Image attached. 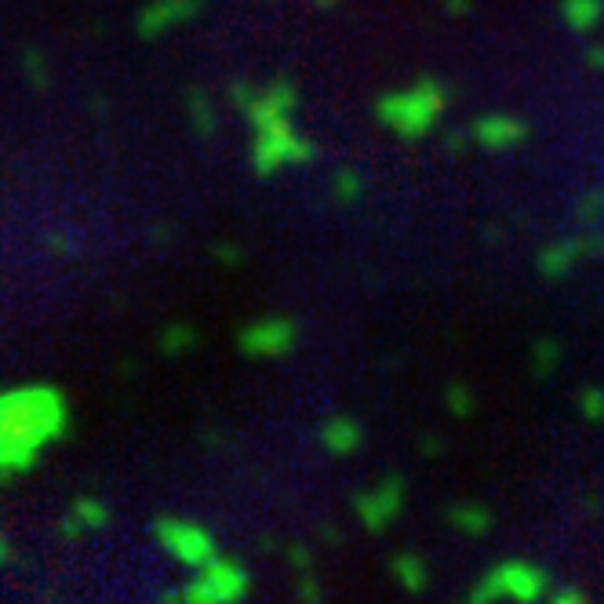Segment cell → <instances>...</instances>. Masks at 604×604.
Listing matches in <instances>:
<instances>
[{
	"mask_svg": "<svg viewBox=\"0 0 604 604\" xmlns=\"http://www.w3.org/2000/svg\"><path fill=\"white\" fill-rule=\"evenodd\" d=\"M70 430V404L62 390L44 383L0 390V484L37 466L48 444Z\"/></svg>",
	"mask_w": 604,
	"mask_h": 604,
	"instance_id": "obj_1",
	"label": "cell"
},
{
	"mask_svg": "<svg viewBox=\"0 0 604 604\" xmlns=\"http://www.w3.org/2000/svg\"><path fill=\"white\" fill-rule=\"evenodd\" d=\"M295 106H299V91L284 77L259 88L248 102L244 117L255 131L252 164L259 175L281 172L288 164H310L317 157V146L295 128Z\"/></svg>",
	"mask_w": 604,
	"mask_h": 604,
	"instance_id": "obj_2",
	"label": "cell"
},
{
	"mask_svg": "<svg viewBox=\"0 0 604 604\" xmlns=\"http://www.w3.org/2000/svg\"><path fill=\"white\" fill-rule=\"evenodd\" d=\"M448 110V88L433 77H419L412 88L390 91L375 102V117L383 128H390L397 139L419 142L426 139Z\"/></svg>",
	"mask_w": 604,
	"mask_h": 604,
	"instance_id": "obj_3",
	"label": "cell"
},
{
	"mask_svg": "<svg viewBox=\"0 0 604 604\" xmlns=\"http://www.w3.org/2000/svg\"><path fill=\"white\" fill-rule=\"evenodd\" d=\"M190 583L179 590H164V601H190V604H226V601H244L252 594V572L233 557L215 554L208 564L193 568Z\"/></svg>",
	"mask_w": 604,
	"mask_h": 604,
	"instance_id": "obj_4",
	"label": "cell"
},
{
	"mask_svg": "<svg viewBox=\"0 0 604 604\" xmlns=\"http://www.w3.org/2000/svg\"><path fill=\"white\" fill-rule=\"evenodd\" d=\"M550 594V575L532 561H503L488 568V572L470 586V601L474 604H492V601H521V604H532V601H546Z\"/></svg>",
	"mask_w": 604,
	"mask_h": 604,
	"instance_id": "obj_5",
	"label": "cell"
},
{
	"mask_svg": "<svg viewBox=\"0 0 604 604\" xmlns=\"http://www.w3.org/2000/svg\"><path fill=\"white\" fill-rule=\"evenodd\" d=\"M153 535L168 557H175L186 568H201L219 554V543L215 535L197 521H186V517H161L153 524Z\"/></svg>",
	"mask_w": 604,
	"mask_h": 604,
	"instance_id": "obj_6",
	"label": "cell"
},
{
	"mask_svg": "<svg viewBox=\"0 0 604 604\" xmlns=\"http://www.w3.org/2000/svg\"><path fill=\"white\" fill-rule=\"evenodd\" d=\"M299 343V328L288 317H259V321L244 324L241 335H237V346H241L244 357H255V361H270V357H284L292 353Z\"/></svg>",
	"mask_w": 604,
	"mask_h": 604,
	"instance_id": "obj_7",
	"label": "cell"
},
{
	"mask_svg": "<svg viewBox=\"0 0 604 604\" xmlns=\"http://www.w3.org/2000/svg\"><path fill=\"white\" fill-rule=\"evenodd\" d=\"M404 495H408V488H404L401 477H383L379 484L364 488V492L353 499V510H357V517H361V524L368 532H386V528L401 517Z\"/></svg>",
	"mask_w": 604,
	"mask_h": 604,
	"instance_id": "obj_8",
	"label": "cell"
},
{
	"mask_svg": "<svg viewBox=\"0 0 604 604\" xmlns=\"http://www.w3.org/2000/svg\"><path fill=\"white\" fill-rule=\"evenodd\" d=\"M594 252H604L601 237L594 233H575V237H561V241L546 244L543 255H539V273L557 281V277H568V273L579 266L583 259H590Z\"/></svg>",
	"mask_w": 604,
	"mask_h": 604,
	"instance_id": "obj_9",
	"label": "cell"
},
{
	"mask_svg": "<svg viewBox=\"0 0 604 604\" xmlns=\"http://www.w3.org/2000/svg\"><path fill=\"white\" fill-rule=\"evenodd\" d=\"M524 135H528V124L514 113H481L470 124V139L484 150H514L524 142Z\"/></svg>",
	"mask_w": 604,
	"mask_h": 604,
	"instance_id": "obj_10",
	"label": "cell"
},
{
	"mask_svg": "<svg viewBox=\"0 0 604 604\" xmlns=\"http://www.w3.org/2000/svg\"><path fill=\"white\" fill-rule=\"evenodd\" d=\"M197 11H201V0H150L139 11V37L153 41V37L175 30L182 22H190Z\"/></svg>",
	"mask_w": 604,
	"mask_h": 604,
	"instance_id": "obj_11",
	"label": "cell"
},
{
	"mask_svg": "<svg viewBox=\"0 0 604 604\" xmlns=\"http://www.w3.org/2000/svg\"><path fill=\"white\" fill-rule=\"evenodd\" d=\"M110 524V506L95 499V495H81L77 503L70 506V514L62 521V539H81L84 532H99Z\"/></svg>",
	"mask_w": 604,
	"mask_h": 604,
	"instance_id": "obj_12",
	"label": "cell"
},
{
	"mask_svg": "<svg viewBox=\"0 0 604 604\" xmlns=\"http://www.w3.org/2000/svg\"><path fill=\"white\" fill-rule=\"evenodd\" d=\"M361 444H364V430L350 415H335V419H328V423L321 426V448L328 455H335V459H350Z\"/></svg>",
	"mask_w": 604,
	"mask_h": 604,
	"instance_id": "obj_13",
	"label": "cell"
},
{
	"mask_svg": "<svg viewBox=\"0 0 604 604\" xmlns=\"http://www.w3.org/2000/svg\"><path fill=\"white\" fill-rule=\"evenodd\" d=\"M390 572H393V579H397V586H401L404 594H423L426 586H430V568H426L423 557L412 554V550H404V554L393 557Z\"/></svg>",
	"mask_w": 604,
	"mask_h": 604,
	"instance_id": "obj_14",
	"label": "cell"
},
{
	"mask_svg": "<svg viewBox=\"0 0 604 604\" xmlns=\"http://www.w3.org/2000/svg\"><path fill=\"white\" fill-rule=\"evenodd\" d=\"M492 510L481 503H459L448 510V524H452L455 532L470 535V539H481V535L492 532Z\"/></svg>",
	"mask_w": 604,
	"mask_h": 604,
	"instance_id": "obj_15",
	"label": "cell"
},
{
	"mask_svg": "<svg viewBox=\"0 0 604 604\" xmlns=\"http://www.w3.org/2000/svg\"><path fill=\"white\" fill-rule=\"evenodd\" d=\"M561 19L575 33L597 30V22L604 19V0H561Z\"/></svg>",
	"mask_w": 604,
	"mask_h": 604,
	"instance_id": "obj_16",
	"label": "cell"
},
{
	"mask_svg": "<svg viewBox=\"0 0 604 604\" xmlns=\"http://www.w3.org/2000/svg\"><path fill=\"white\" fill-rule=\"evenodd\" d=\"M190 124H193V131H197L201 139H212L215 128H219L212 99H208V95H201V91H190Z\"/></svg>",
	"mask_w": 604,
	"mask_h": 604,
	"instance_id": "obj_17",
	"label": "cell"
},
{
	"mask_svg": "<svg viewBox=\"0 0 604 604\" xmlns=\"http://www.w3.org/2000/svg\"><path fill=\"white\" fill-rule=\"evenodd\" d=\"M197 343H201V339H197V332H193V328H190L186 321H172V324H168V328L161 332V350H164V353H172V357H182V353H190Z\"/></svg>",
	"mask_w": 604,
	"mask_h": 604,
	"instance_id": "obj_18",
	"label": "cell"
},
{
	"mask_svg": "<svg viewBox=\"0 0 604 604\" xmlns=\"http://www.w3.org/2000/svg\"><path fill=\"white\" fill-rule=\"evenodd\" d=\"M557 364H561V343L557 339H539L532 350V368L539 379H546V375L557 372Z\"/></svg>",
	"mask_w": 604,
	"mask_h": 604,
	"instance_id": "obj_19",
	"label": "cell"
},
{
	"mask_svg": "<svg viewBox=\"0 0 604 604\" xmlns=\"http://www.w3.org/2000/svg\"><path fill=\"white\" fill-rule=\"evenodd\" d=\"M332 193H335V201L353 204L364 193L361 172H357V168H339V172H335V179H332Z\"/></svg>",
	"mask_w": 604,
	"mask_h": 604,
	"instance_id": "obj_20",
	"label": "cell"
},
{
	"mask_svg": "<svg viewBox=\"0 0 604 604\" xmlns=\"http://www.w3.org/2000/svg\"><path fill=\"white\" fill-rule=\"evenodd\" d=\"M444 401H448V412H452L455 419H470V415H474V393H470V386L452 383L448 393H444Z\"/></svg>",
	"mask_w": 604,
	"mask_h": 604,
	"instance_id": "obj_21",
	"label": "cell"
},
{
	"mask_svg": "<svg viewBox=\"0 0 604 604\" xmlns=\"http://www.w3.org/2000/svg\"><path fill=\"white\" fill-rule=\"evenodd\" d=\"M579 415H583L586 423H604V390L601 386H586L579 393Z\"/></svg>",
	"mask_w": 604,
	"mask_h": 604,
	"instance_id": "obj_22",
	"label": "cell"
},
{
	"mask_svg": "<svg viewBox=\"0 0 604 604\" xmlns=\"http://www.w3.org/2000/svg\"><path fill=\"white\" fill-rule=\"evenodd\" d=\"M604 215V190H594L586 193L583 201H579V219L586 222V226H597V219Z\"/></svg>",
	"mask_w": 604,
	"mask_h": 604,
	"instance_id": "obj_23",
	"label": "cell"
},
{
	"mask_svg": "<svg viewBox=\"0 0 604 604\" xmlns=\"http://www.w3.org/2000/svg\"><path fill=\"white\" fill-rule=\"evenodd\" d=\"M546 601H550V604H583L586 590H579V586H561V590H554V586H550Z\"/></svg>",
	"mask_w": 604,
	"mask_h": 604,
	"instance_id": "obj_24",
	"label": "cell"
},
{
	"mask_svg": "<svg viewBox=\"0 0 604 604\" xmlns=\"http://www.w3.org/2000/svg\"><path fill=\"white\" fill-rule=\"evenodd\" d=\"M22 66H26V73H30V81L37 84V88H44V84H48V70H44V62H41V55H37V51H26Z\"/></svg>",
	"mask_w": 604,
	"mask_h": 604,
	"instance_id": "obj_25",
	"label": "cell"
},
{
	"mask_svg": "<svg viewBox=\"0 0 604 604\" xmlns=\"http://www.w3.org/2000/svg\"><path fill=\"white\" fill-rule=\"evenodd\" d=\"M288 564H292L295 572H310V564H313L310 546H306V543H292V546H288Z\"/></svg>",
	"mask_w": 604,
	"mask_h": 604,
	"instance_id": "obj_26",
	"label": "cell"
},
{
	"mask_svg": "<svg viewBox=\"0 0 604 604\" xmlns=\"http://www.w3.org/2000/svg\"><path fill=\"white\" fill-rule=\"evenodd\" d=\"M295 594H299L302 601H321L324 590H321V583H317V575L299 572V590H295Z\"/></svg>",
	"mask_w": 604,
	"mask_h": 604,
	"instance_id": "obj_27",
	"label": "cell"
},
{
	"mask_svg": "<svg viewBox=\"0 0 604 604\" xmlns=\"http://www.w3.org/2000/svg\"><path fill=\"white\" fill-rule=\"evenodd\" d=\"M255 91L259 88H252V84L248 81H233V88H230V99H233V106H237V110H248V102L255 99Z\"/></svg>",
	"mask_w": 604,
	"mask_h": 604,
	"instance_id": "obj_28",
	"label": "cell"
},
{
	"mask_svg": "<svg viewBox=\"0 0 604 604\" xmlns=\"http://www.w3.org/2000/svg\"><path fill=\"white\" fill-rule=\"evenodd\" d=\"M586 66L597 73H604V44H594V48L586 51Z\"/></svg>",
	"mask_w": 604,
	"mask_h": 604,
	"instance_id": "obj_29",
	"label": "cell"
},
{
	"mask_svg": "<svg viewBox=\"0 0 604 604\" xmlns=\"http://www.w3.org/2000/svg\"><path fill=\"white\" fill-rule=\"evenodd\" d=\"M48 248L51 252H70V241H66L62 233H55V237H48Z\"/></svg>",
	"mask_w": 604,
	"mask_h": 604,
	"instance_id": "obj_30",
	"label": "cell"
},
{
	"mask_svg": "<svg viewBox=\"0 0 604 604\" xmlns=\"http://www.w3.org/2000/svg\"><path fill=\"white\" fill-rule=\"evenodd\" d=\"M470 11V0H448V15H466Z\"/></svg>",
	"mask_w": 604,
	"mask_h": 604,
	"instance_id": "obj_31",
	"label": "cell"
},
{
	"mask_svg": "<svg viewBox=\"0 0 604 604\" xmlns=\"http://www.w3.org/2000/svg\"><path fill=\"white\" fill-rule=\"evenodd\" d=\"M219 262H237V248H226V244H219Z\"/></svg>",
	"mask_w": 604,
	"mask_h": 604,
	"instance_id": "obj_32",
	"label": "cell"
},
{
	"mask_svg": "<svg viewBox=\"0 0 604 604\" xmlns=\"http://www.w3.org/2000/svg\"><path fill=\"white\" fill-rule=\"evenodd\" d=\"M8 561H11V546H8V539L0 535V568H4Z\"/></svg>",
	"mask_w": 604,
	"mask_h": 604,
	"instance_id": "obj_33",
	"label": "cell"
},
{
	"mask_svg": "<svg viewBox=\"0 0 604 604\" xmlns=\"http://www.w3.org/2000/svg\"><path fill=\"white\" fill-rule=\"evenodd\" d=\"M317 4H321V8H328V4H335V0H317Z\"/></svg>",
	"mask_w": 604,
	"mask_h": 604,
	"instance_id": "obj_34",
	"label": "cell"
}]
</instances>
